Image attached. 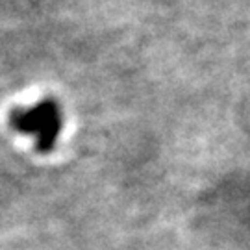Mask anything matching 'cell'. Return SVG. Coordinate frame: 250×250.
Returning <instances> with one entry per match:
<instances>
[{
  "label": "cell",
  "mask_w": 250,
  "mask_h": 250,
  "mask_svg": "<svg viewBox=\"0 0 250 250\" xmlns=\"http://www.w3.org/2000/svg\"><path fill=\"white\" fill-rule=\"evenodd\" d=\"M9 126L19 134L34 137L41 154H50L63 128L62 107L52 99L39 100L32 106H19L9 111Z\"/></svg>",
  "instance_id": "cell-1"
}]
</instances>
